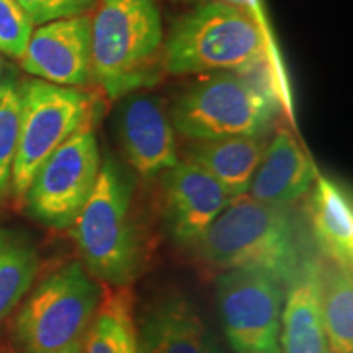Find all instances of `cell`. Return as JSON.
<instances>
[{
  "label": "cell",
  "instance_id": "1",
  "mask_svg": "<svg viewBox=\"0 0 353 353\" xmlns=\"http://www.w3.org/2000/svg\"><path fill=\"white\" fill-rule=\"evenodd\" d=\"M192 245L211 268L260 270L283 286L306 262L298 223L288 206L267 205L249 195L237 196Z\"/></svg>",
  "mask_w": 353,
  "mask_h": 353
},
{
  "label": "cell",
  "instance_id": "2",
  "mask_svg": "<svg viewBox=\"0 0 353 353\" xmlns=\"http://www.w3.org/2000/svg\"><path fill=\"white\" fill-rule=\"evenodd\" d=\"M265 61L281 68L267 26L221 2L201 3L176 20L162 46V64L172 76L244 72Z\"/></svg>",
  "mask_w": 353,
  "mask_h": 353
},
{
  "label": "cell",
  "instance_id": "3",
  "mask_svg": "<svg viewBox=\"0 0 353 353\" xmlns=\"http://www.w3.org/2000/svg\"><path fill=\"white\" fill-rule=\"evenodd\" d=\"M132 195L130 175L105 159L94 192L72 223L82 262L101 285L128 286L139 275L144 249L132 214Z\"/></svg>",
  "mask_w": 353,
  "mask_h": 353
},
{
  "label": "cell",
  "instance_id": "4",
  "mask_svg": "<svg viewBox=\"0 0 353 353\" xmlns=\"http://www.w3.org/2000/svg\"><path fill=\"white\" fill-rule=\"evenodd\" d=\"M90 38L92 79L110 100L156 79L164 46L156 0H101L92 19Z\"/></svg>",
  "mask_w": 353,
  "mask_h": 353
},
{
  "label": "cell",
  "instance_id": "5",
  "mask_svg": "<svg viewBox=\"0 0 353 353\" xmlns=\"http://www.w3.org/2000/svg\"><path fill=\"white\" fill-rule=\"evenodd\" d=\"M101 285L81 262H69L39 281L13 321L25 353H79Z\"/></svg>",
  "mask_w": 353,
  "mask_h": 353
},
{
  "label": "cell",
  "instance_id": "6",
  "mask_svg": "<svg viewBox=\"0 0 353 353\" xmlns=\"http://www.w3.org/2000/svg\"><path fill=\"white\" fill-rule=\"evenodd\" d=\"M283 108L273 92L241 72H216L190 85L170 110L175 131L192 141L260 136Z\"/></svg>",
  "mask_w": 353,
  "mask_h": 353
},
{
  "label": "cell",
  "instance_id": "7",
  "mask_svg": "<svg viewBox=\"0 0 353 353\" xmlns=\"http://www.w3.org/2000/svg\"><path fill=\"white\" fill-rule=\"evenodd\" d=\"M20 138L12 167L10 190L23 196L46 159L94 117L90 95L41 79L20 83Z\"/></svg>",
  "mask_w": 353,
  "mask_h": 353
},
{
  "label": "cell",
  "instance_id": "8",
  "mask_svg": "<svg viewBox=\"0 0 353 353\" xmlns=\"http://www.w3.org/2000/svg\"><path fill=\"white\" fill-rule=\"evenodd\" d=\"M101 165L92 120L70 134L39 167L23 201L30 216L46 226H72L94 192Z\"/></svg>",
  "mask_w": 353,
  "mask_h": 353
},
{
  "label": "cell",
  "instance_id": "9",
  "mask_svg": "<svg viewBox=\"0 0 353 353\" xmlns=\"http://www.w3.org/2000/svg\"><path fill=\"white\" fill-rule=\"evenodd\" d=\"M285 288L268 273L224 270L216 278V299L224 334L236 353H280Z\"/></svg>",
  "mask_w": 353,
  "mask_h": 353
},
{
  "label": "cell",
  "instance_id": "10",
  "mask_svg": "<svg viewBox=\"0 0 353 353\" xmlns=\"http://www.w3.org/2000/svg\"><path fill=\"white\" fill-rule=\"evenodd\" d=\"M161 175L162 213L179 244H193L236 200L214 176L188 159Z\"/></svg>",
  "mask_w": 353,
  "mask_h": 353
},
{
  "label": "cell",
  "instance_id": "11",
  "mask_svg": "<svg viewBox=\"0 0 353 353\" xmlns=\"http://www.w3.org/2000/svg\"><path fill=\"white\" fill-rule=\"evenodd\" d=\"M90 15H77L33 30L20 65L34 79L63 87H83L92 79Z\"/></svg>",
  "mask_w": 353,
  "mask_h": 353
},
{
  "label": "cell",
  "instance_id": "12",
  "mask_svg": "<svg viewBox=\"0 0 353 353\" xmlns=\"http://www.w3.org/2000/svg\"><path fill=\"white\" fill-rule=\"evenodd\" d=\"M117 131L128 164L143 179L161 175L179 162L170 117L154 97H128L118 110Z\"/></svg>",
  "mask_w": 353,
  "mask_h": 353
},
{
  "label": "cell",
  "instance_id": "13",
  "mask_svg": "<svg viewBox=\"0 0 353 353\" xmlns=\"http://www.w3.org/2000/svg\"><path fill=\"white\" fill-rule=\"evenodd\" d=\"M139 337L143 353H221L208 322L192 299L179 293L145 309Z\"/></svg>",
  "mask_w": 353,
  "mask_h": 353
},
{
  "label": "cell",
  "instance_id": "14",
  "mask_svg": "<svg viewBox=\"0 0 353 353\" xmlns=\"http://www.w3.org/2000/svg\"><path fill=\"white\" fill-rule=\"evenodd\" d=\"M317 169L290 130H276L265 148L247 195L260 203L290 206L309 193Z\"/></svg>",
  "mask_w": 353,
  "mask_h": 353
},
{
  "label": "cell",
  "instance_id": "15",
  "mask_svg": "<svg viewBox=\"0 0 353 353\" xmlns=\"http://www.w3.org/2000/svg\"><path fill=\"white\" fill-rule=\"evenodd\" d=\"M307 216L317 249L327 262L353 267V208L348 193L330 176L317 172Z\"/></svg>",
  "mask_w": 353,
  "mask_h": 353
},
{
  "label": "cell",
  "instance_id": "16",
  "mask_svg": "<svg viewBox=\"0 0 353 353\" xmlns=\"http://www.w3.org/2000/svg\"><path fill=\"white\" fill-rule=\"evenodd\" d=\"M286 288L280 353H329L321 312L317 263L306 260Z\"/></svg>",
  "mask_w": 353,
  "mask_h": 353
},
{
  "label": "cell",
  "instance_id": "17",
  "mask_svg": "<svg viewBox=\"0 0 353 353\" xmlns=\"http://www.w3.org/2000/svg\"><path fill=\"white\" fill-rule=\"evenodd\" d=\"M265 148L267 141L262 136L195 141L187 149V159L214 176L234 198H237L249 192Z\"/></svg>",
  "mask_w": 353,
  "mask_h": 353
},
{
  "label": "cell",
  "instance_id": "18",
  "mask_svg": "<svg viewBox=\"0 0 353 353\" xmlns=\"http://www.w3.org/2000/svg\"><path fill=\"white\" fill-rule=\"evenodd\" d=\"M82 353H143L131 285H103L83 335Z\"/></svg>",
  "mask_w": 353,
  "mask_h": 353
},
{
  "label": "cell",
  "instance_id": "19",
  "mask_svg": "<svg viewBox=\"0 0 353 353\" xmlns=\"http://www.w3.org/2000/svg\"><path fill=\"white\" fill-rule=\"evenodd\" d=\"M322 322L329 353H353L352 268L335 263L317 265Z\"/></svg>",
  "mask_w": 353,
  "mask_h": 353
},
{
  "label": "cell",
  "instance_id": "20",
  "mask_svg": "<svg viewBox=\"0 0 353 353\" xmlns=\"http://www.w3.org/2000/svg\"><path fill=\"white\" fill-rule=\"evenodd\" d=\"M38 270V249L28 234L0 228V321L28 294Z\"/></svg>",
  "mask_w": 353,
  "mask_h": 353
},
{
  "label": "cell",
  "instance_id": "21",
  "mask_svg": "<svg viewBox=\"0 0 353 353\" xmlns=\"http://www.w3.org/2000/svg\"><path fill=\"white\" fill-rule=\"evenodd\" d=\"M20 83L6 79L0 83V196L10 192L12 167L20 138Z\"/></svg>",
  "mask_w": 353,
  "mask_h": 353
},
{
  "label": "cell",
  "instance_id": "22",
  "mask_svg": "<svg viewBox=\"0 0 353 353\" xmlns=\"http://www.w3.org/2000/svg\"><path fill=\"white\" fill-rule=\"evenodd\" d=\"M33 26L17 0H0V52L20 61L32 38Z\"/></svg>",
  "mask_w": 353,
  "mask_h": 353
},
{
  "label": "cell",
  "instance_id": "23",
  "mask_svg": "<svg viewBox=\"0 0 353 353\" xmlns=\"http://www.w3.org/2000/svg\"><path fill=\"white\" fill-rule=\"evenodd\" d=\"M33 25L83 15L95 0H17Z\"/></svg>",
  "mask_w": 353,
  "mask_h": 353
},
{
  "label": "cell",
  "instance_id": "24",
  "mask_svg": "<svg viewBox=\"0 0 353 353\" xmlns=\"http://www.w3.org/2000/svg\"><path fill=\"white\" fill-rule=\"evenodd\" d=\"M179 2H183V0H179ZM203 2H221V3H228V6L242 8V10L249 12L250 15H254L260 23L267 26V20H265L259 0H203Z\"/></svg>",
  "mask_w": 353,
  "mask_h": 353
},
{
  "label": "cell",
  "instance_id": "25",
  "mask_svg": "<svg viewBox=\"0 0 353 353\" xmlns=\"http://www.w3.org/2000/svg\"><path fill=\"white\" fill-rule=\"evenodd\" d=\"M2 81H3L2 79V61H0V83H2Z\"/></svg>",
  "mask_w": 353,
  "mask_h": 353
},
{
  "label": "cell",
  "instance_id": "26",
  "mask_svg": "<svg viewBox=\"0 0 353 353\" xmlns=\"http://www.w3.org/2000/svg\"><path fill=\"white\" fill-rule=\"evenodd\" d=\"M79 353H82V352H79Z\"/></svg>",
  "mask_w": 353,
  "mask_h": 353
}]
</instances>
